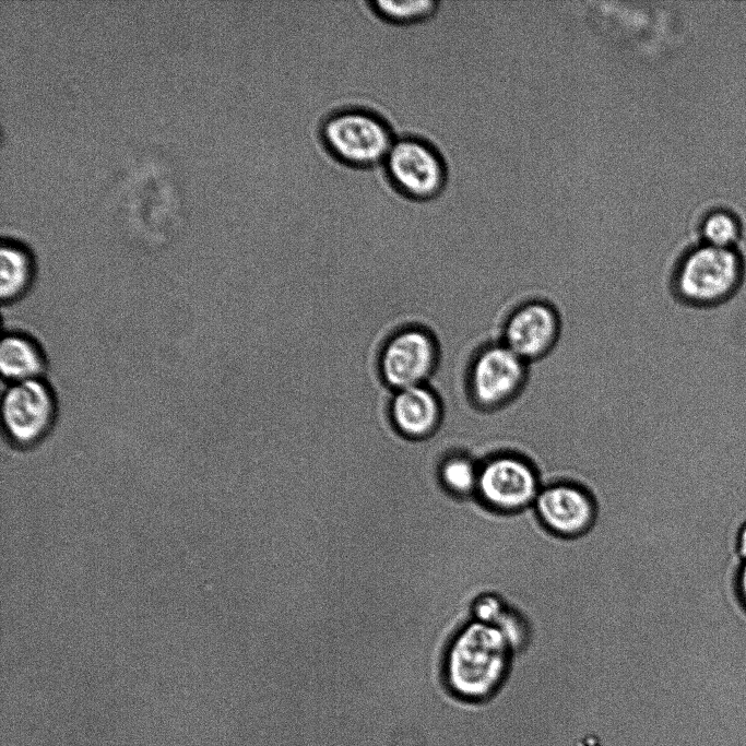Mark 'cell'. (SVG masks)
Listing matches in <instances>:
<instances>
[{"instance_id": "obj_1", "label": "cell", "mask_w": 746, "mask_h": 746, "mask_svg": "<svg viewBox=\"0 0 746 746\" xmlns=\"http://www.w3.org/2000/svg\"><path fill=\"white\" fill-rule=\"evenodd\" d=\"M512 658L496 627L471 619L445 652L441 675L446 688L464 702L488 701L507 684Z\"/></svg>"}, {"instance_id": "obj_2", "label": "cell", "mask_w": 746, "mask_h": 746, "mask_svg": "<svg viewBox=\"0 0 746 746\" xmlns=\"http://www.w3.org/2000/svg\"><path fill=\"white\" fill-rule=\"evenodd\" d=\"M746 283V256L738 248L689 241L674 265L671 288L691 312L708 311L733 300Z\"/></svg>"}, {"instance_id": "obj_3", "label": "cell", "mask_w": 746, "mask_h": 746, "mask_svg": "<svg viewBox=\"0 0 746 746\" xmlns=\"http://www.w3.org/2000/svg\"><path fill=\"white\" fill-rule=\"evenodd\" d=\"M319 133L338 162L356 169L382 165L396 138L380 113L362 105L331 107L320 122Z\"/></svg>"}, {"instance_id": "obj_4", "label": "cell", "mask_w": 746, "mask_h": 746, "mask_svg": "<svg viewBox=\"0 0 746 746\" xmlns=\"http://www.w3.org/2000/svg\"><path fill=\"white\" fill-rule=\"evenodd\" d=\"M58 418V399L43 377L9 383L1 395V429L8 442L27 449L49 436Z\"/></svg>"}, {"instance_id": "obj_5", "label": "cell", "mask_w": 746, "mask_h": 746, "mask_svg": "<svg viewBox=\"0 0 746 746\" xmlns=\"http://www.w3.org/2000/svg\"><path fill=\"white\" fill-rule=\"evenodd\" d=\"M382 168L402 196L427 201L439 196L448 181V165L428 139L411 133L396 135Z\"/></svg>"}, {"instance_id": "obj_6", "label": "cell", "mask_w": 746, "mask_h": 746, "mask_svg": "<svg viewBox=\"0 0 746 746\" xmlns=\"http://www.w3.org/2000/svg\"><path fill=\"white\" fill-rule=\"evenodd\" d=\"M529 378V363L502 342L483 347L467 372V391L481 412L494 413L512 405L523 393Z\"/></svg>"}, {"instance_id": "obj_7", "label": "cell", "mask_w": 746, "mask_h": 746, "mask_svg": "<svg viewBox=\"0 0 746 746\" xmlns=\"http://www.w3.org/2000/svg\"><path fill=\"white\" fill-rule=\"evenodd\" d=\"M543 487L535 465L525 457L504 452L479 463L476 498L501 513H517L533 507Z\"/></svg>"}, {"instance_id": "obj_8", "label": "cell", "mask_w": 746, "mask_h": 746, "mask_svg": "<svg viewBox=\"0 0 746 746\" xmlns=\"http://www.w3.org/2000/svg\"><path fill=\"white\" fill-rule=\"evenodd\" d=\"M440 364V347L431 330L407 325L383 342L378 370L383 383L395 391L423 386Z\"/></svg>"}, {"instance_id": "obj_9", "label": "cell", "mask_w": 746, "mask_h": 746, "mask_svg": "<svg viewBox=\"0 0 746 746\" xmlns=\"http://www.w3.org/2000/svg\"><path fill=\"white\" fill-rule=\"evenodd\" d=\"M532 508L545 529L565 538L582 536L597 518V505L591 492L570 481L544 485Z\"/></svg>"}, {"instance_id": "obj_10", "label": "cell", "mask_w": 746, "mask_h": 746, "mask_svg": "<svg viewBox=\"0 0 746 746\" xmlns=\"http://www.w3.org/2000/svg\"><path fill=\"white\" fill-rule=\"evenodd\" d=\"M560 334L557 310L546 301L530 300L507 318L501 342L531 364L546 358L558 344Z\"/></svg>"}, {"instance_id": "obj_11", "label": "cell", "mask_w": 746, "mask_h": 746, "mask_svg": "<svg viewBox=\"0 0 746 746\" xmlns=\"http://www.w3.org/2000/svg\"><path fill=\"white\" fill-rule=\"evenodd\" d=\"M389 416L401 436L422 441L431 438L440 428L443 406L430 386H416L395 391L389 402Z\"/></svg>"}, {"instance_id": "obj_12", "label": "cell", "mask_w": 746, "mask_h": 746, "mask_svg": "<svg viewBox=\"0 0 746 746\" xmlns=\"http://www.w3.org/2000/svg\"><path fill=\"white\" fill-rule=\"evenodd\" d=\"M37 274L33 250L17 237L4 235L0 247V299L13 305L32 289Z\"/></svg>"}, {"instance_id": "obj_13", "label": "cell", "mask_w": 746, "mask_h": 746, "mask_svg": "<svg viewBox=\"0 0 746 746\" xmlns=\"http://www.w3.org/2000/svg\"><path fill=\"white\" fill-rule=\"evenodd\" d=\"M47 356L42 344L29 333L9 330L0 344V371L7 384L44 377Z\"/></svg>"}, {"instance_id": "obj_14", "label": "cell", "mask_w": 746, "mask_h": 746, "mask_svg": "<svg viewBox=\"0 0 746 746\" xmlns=\"http://www.w3.org/2000/svg\"><path fill=\"white\" fill-rule=\"evenodd\" d=\"M479 476V462L464 451L446 453L436 469V477L441 488L458 499L476 496Z\"/></svg>"}, {"instance_id": "obj_15", "label": "cell", "mask_w": 746, "mask_h": 746, "mask_svg": "<svg viewBox=\"0 0 746 746\" xmlns=\"http://www.w3.org/2000/svg\"><path fill=\"white\" fill-rule=\"evenodd\" d=\"M742 235V225L735 214L727 210H713L701 218L695 240L719 247L736 248Z\"/></svg>"}, {"instance_id": "obj_16", "label": "cell", "mask_w": 746, "mask_h": 746, "mask_svg": "<svg viewBox=\"0 0 746 746\" xmlns=\"http://www.w3.org/2000/svg\"><path fill=\"white\" fill-rule=\"evenodd\" d=\"M371 10L383 21L394 25H413L430 19L437 11V0H368Z\"/></svg>"}, {"instance_id": "obj_17", "label": "cell", "mask_w": 746, "mask_h": 746, "mask_svg": "<svg viewBox=\"0 0 746 746\" xmlns=\"http://www.w3.org/2000/svg\"><path fill=\"white\" fill-rule=\"evenodd\" d=\"M507 606V601L499 593L484 592L473 600L471 616L473 620L494 626Z\"/></svg>"}, {"instance_id": "obj_18", "label": "cell", "mask_w": 746, "mask_h": 746, "mask_svg": "<svg viewBox=\"0 0 746 746\" xmlns=\"http://www.w3.org/2000/svg\"><path fill=\"white\" fill-rule=\"evenodd\" d=\"M737 595L746 608V561H742L736 575Z\"/></svg>"}, {"instance_id": "obj_19", "label": "cell", "mask_w": 746, "mask_h": 746, "mask_svg": "<svg viewBox=\"0 0 746 746\" xmlns=\"http://www.w3.org/2000/svg\"><path fill=\"white\" fill-rule=\"evenodd\" d=\"M736 553L742 559L746 561V521L739 526L736 534Z\"/></svg>"}, {"instance_id": "obj_20", "label": "cell", "mask_w": 746, "mask_h": 746, "mask_svg": "<svg viewBox=\"0 0 746 746\" xmlns=\"http://www.w3.org/2000/svg\"><path fill=\"white\" fill-rule=\"evenodd\" d=\"M323 11H324V10H323ZM324 17H325V15H324ZM325 22H327V21H325ZM327 26H328V25H327ZM328 29H329V28H328ZM329 33H330V32H329ZM330 36H331V35H330ZM332 42H333V40H332ZM333 45H334V44H333ZM335 50H336V49H335ZM336 54H338V52H336ZM338 56H339V55H338ZM336 60H338V62H339V64H340L342 71H343V73H344L345 70H344V68H343V64H342V62H341L340 57H338ZM345 72H346V71H345Z\"/></svg>"}]
</instances>
